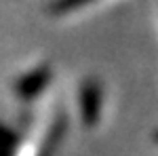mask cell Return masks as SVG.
Instances as JSON below:
<instances>
[{
	"label": "cell",
	"instance_id": "6da1fadb",
	"mask_svg": "<svg viewBox=\"0 0 158 156\" xmlns=\"http://www.w3.org/2000/svg\"><path fill=\"white\" fill-rule=\"evenodd\" d=\"M156 139H158V135H156Z\"/></svg>",
	"mask_w": 158,
	"mask_h": 156
}]
</instances>
